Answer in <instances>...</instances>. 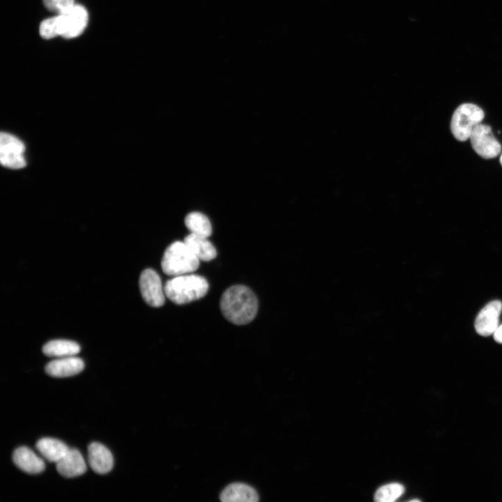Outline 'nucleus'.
Segmentation results:
<instances>
[{"mask_svg": "<svg viewBox=\"0 0 502 502\" xmlns=\"http://www.w3.org/2000/svg\"><path fill=\"white\" fill-rule=\"evenodd\" d=\"M88 461L92 470L98 474H106L113 468L114 458L105 446L97 442L88 448Z\"/></svg>", "mask_w": 502, "mask_h": 502, "instance_id": "11", "label": "nucleus"}, {"mask_svg": "<svg viewBox=\"0 0 502 502\" xmlns=\"http://www.w3.org/2000/svg\"><path fill=\"white\" fill-rule=\"evenodd\" d=\"M84 367L82 358L73 356L58 358L47 363L45 372L51 376L67 377L81 372Z\"/></svg>", "mask_w": 502, "mask_h": 502, "instance_id": "10", "label": "nucleus"}, {"mask_svg": "<svg viewBox=\"0 0 502 502\" xmlns=\"http://www.w3.org/2000/svg\"><path fill=\"white\" fill-rule=\"evenodd\" d=\"M80 351L79 345L73 341L54 340L46 343L43 352L49 357L63 358L73 356Z\"/></svg>", "mask_w": 502, "mask_h": 502, "instance_id": "17", "label": "nucleus"}, {"mask_svg": "<svg viewBox=\"0 0 502 502\" xmlns=\"http://www.w3.org/2000/svg\"><path fill=\"white\" fill-rule=\"evenodd\" d=\"M499 161H500L501 165L502 166V153H501V156H500Z\"/></svg>", "mask_w": 502, "mask_h": 502, "instance_id": "23", "label": "nucleus"}, {"mask_svg": "<svg viewBox=\"0 0 502 502\" xmlns=\"http://www.w3.org/2000/svg\"><path fill=\"white\" fill-rule=\"evenodd\" d=\"M139 287L145 302L150 306L158 307L165 303V289L159 275L153 269L142 271L139 278Z\"/></svg>", "mask_w": 502, "mask_h": 502, "instance_id": "8", "label": "nucleus"}, {"mask_svg": "<svg viewBox=\"0 0 502 502\" xmlns=\"http://www.w3.org/2000/svg\"><path fill=\"white\" fill-rule=\"evenodd\" d=\"M410 501H411V502L420 501V500H419V499H412V500H411Z\"/></svg>", "mask_w": 502, "mask_h": 502, "instance_id": "24", "label": "nucleus"}, {"mask_svg": "<svg viewBox=\"0 0 502 502\" xmlns=\"http://www.w3.org/2000/svg\"><path fill=\"white\" fill-rule=\"evenodd\" d=\"M484 116L483 110L476 105H460L455 110L451 119L450 130L452 135L458 141H466L474 127L481 123Z\"/></svg>", "mask_w": 502, "mask_h": 502, "instance_id": "4", "label": "nucleus"}, {"mask_svg": "<svg viewBox=\"0 0 502 502\" xmlns=\"http://www.w3.org/2000/svg\"><path fill=\"white\" fill-rule=\"evenodd\" d=\"M502 310L500 301L487 303L478 313L475 321L476 332L482 336L493 335L499 327V316Z\"/></svg>", "mask_w": 502, "mask_h": 502, "instance_id": "9", "label": "nucleus"}, {"mask_svg": "<svg viewBox=\"0 0 502 502\" xmlns=\"http://www.w3.org/2000/svg\"><path fill=\"white\" fill-rule=\"evenodd\" d=\"M86 464L80 452L73 448L56 463L59 473L66 478H74L84 474Z\"/></svg>", "mask_w": 502, "mask_h": 502, "instance_id": "12", "label": "nucleus"}, {"mask_svg": "<svg viewBox=\"0 0 502 502\" xmlns=\"http://www.w3.org/2000/svg\"><path fill=\"white\" fill-rule=\"evenodd\" d=\"M165 296L173 303L181 305L198 300L207 293L208 283L199 275L184 274L174 276L164 286Z\"/></svg>", "mask_w": 502, "mask_h": 502, "instance_id": "2", "label": "nucleus"}, {"mask_svg": "<svg viewBox=\"0 0 502 502\" xmlns=\"http://www.w3.org/2000/svg\"><path fill=\"white\" fill-rule=\"evenodd\" d=\"M36 447L45 459L56 464L61 460L70 450L66 443L52 438H43L38 440Z\"/></svg>", "mask_w": 502, "mask_h": 502, "instance_id": "16", "label": "nucleus"}, {"mask_svg": "<svg viewBox=\"0 0 502 502\" xmlns=\"http://www.w3.org/2000/svg\"><path fill=\"white\" fill-rule=\"evenodd\" d=\"M220 305L222 314L228 321L243 325L255 317L258 301L250 289L244 285H234L223 293Z\"/></svg>", "mask_w": 502, "mask_h": 502, "instance_id": "1", "label": "nucleus"}, {"mask_svg": "<svg viewBox=\"0 0 502 502\" xmlns=\"http://www.w3.org/2000/svg\"><path fill=\"white\" fill-rule=\"evenodd\" d=\"M45 6L58 15L63 14L74 5V0H43Z\"/></svg>", "mask_w": 502, "mask_h": 502, "instance_id": "21", "label": "nucleus"}, {"mask_svg": "<svg viewBox=\"0 0 502 502\" xmlns=\"http://www.w3.org/2000/svg\"><path fill=\"white\" fill-rule=\"evenodd\" d=\"M493 335L495 341L498 343L502 344V324L499 326Z\"/></svg>", "mask_w": 502, "mask_h": 502, "instance_id": "22", "label": "nucleus"}, {"mask_svg": "<svg viewBox=\"0 0 502 502\" xmlns=\"http://www.w3.org/2000/svg\"><path fill=\"white\" fill-rule=\"evenodd\" d=\"M469 139L473 150L485 159L497 157L501 151V146L492 132L488 125L479 123L471 132Z\"/></svg>", "mask_w": 502, "mask_h": 502, "instance_id": "5", "label": "nucleus"}, {"mask_svg": "<svg viewBox=\"0 0 502 502\" xmlns=\"http://www.w3.org/2000/svg\"><path fill=\"white\" fill-rule=\"evenodd\" d=\"M13 460L19 469L29 474L40 473L45 468L44 461L31 449L24 446L14 451Z\"/></svg>", "mask_w": 502, "mask_h": 502, "instance_id": "13", "label": "nucleus"}, {"mask_svg": "<svg viewBox=\"0 0 502 502\" xmlns=\"http://www.w3.org/2000/svg\"><path fill=\"white\" fill-rule=\"evenodd\" d=\"M223 502H256L259 496L256 490L248 485L235 482L227 486L220 495Z\"/></svg>", "mask_w": 502, "mask_h": 502, "instance_id": "14", "label": "nucleus"}, {"mask_svg": "<svg viewBox=\"0 0 502 502\" xmlns=\"http://www.w3.org/2000/svg\"><path fill=\"white\" fill-rule=\"evenodd\" d=\"M23 142L15 136L6 132L0 135V160L3 166L20 169L26 165Z\"/></svg>", "mask_w": 502, "mask_h": 502, "instance_id": "6", "label": "nucleus"}, {"mask_svg": "<svg viewBox=\"0 0 502 502\" xmlns=\"http://www.w3.org/2000/svg\"><path fill=\"white\" fill-rule=\"evenodd\" d=\"M404 492V487L400 483H390L379 487L374 494V500L378 502L396 501Z\"/></svg>", "mask_w": 502, "mask_h": 502, "instance_id": "19", "label": "nucleus"}, {"mask_svg": "<svg viewBox=\"0 0 502 502\" xmlns=\"http://www.w3.org/2000/svg\"><path fill=\"white\" fill-rule=\"evenodd\" d=\"M40 34L45 39L60 36V27L58 15L43 20L40 25Z\"/></svg>", "mask_w": 502, "mask_h": 502, "instance_id": "20", "label": "nucleus"}, {"mask_svg": "<svg viewBox=\"0 0 502 502\" xmlns=\"http://www.w3.org/2000/svg\"><path fill=\"white\" fill-rule=\"evenodd\" d=\"M199 264V260L184 241H175L169 245L161 261L163 272L172 276L192 273Z\"/></svg>", "mask_w": 502, "mask_h": 502, "instance_id": "3", "label": "nucleus"}, {"mask_svg": "<svg viewBox=\"0 0 502 502\" xmlns=\"http://www.w3.org/2000/svg\"><path fill=\"white\" fill-rule=\"evenodd\" d=\"M185 225L192 234L207 238L212 234V227L208 218L201 213H189L185 218Z\"/></svg>", "mask_w": 502, "mask_h": 502, "instance_id": "18", "label": "nucleus"}, {"mask_svg": "<svg viewBox=\"0 0 502 502\" xmlns=\"http://www.w3.org/2000/svg\"><path fill=\"white\" fill-rule=\"evenodd\" d=\"M57 15L60 36L66 38H75L80 35L86 26L89 18L84 7L75 4L66 13Z\"/></svg>", "mask_w": 502, "mask_h": 502, "instance_id": "7", "label": "nucleus"}, {"mask_svg": "<svg viewBox=\"0 0 502 502\" xmlns=\"http://www.w3.org/2000/svg\"><path fill=\"white\" fill-rule=\"evenodd\" d=\"M183 241L199 260L209 261L217 255L216 249L207 237L190 233Z\"/></svg>", "mask_w": 502, "mask_h": 502, "instance_id": "15", "label": "nucleus"}]
</instances>
